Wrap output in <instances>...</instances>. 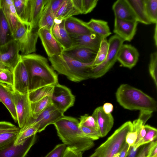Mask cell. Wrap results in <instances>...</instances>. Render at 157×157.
Returning a JSON list of instances; mask_svg holds the SVG:
<instances>
[{"label":"cell","mask_w":157,"mask_h":157,"mask_svg":"<svg viewBox=\"0 0 157 157\" xmlns=\"http://www.w3.org/2000/svg\"><path fill=\"white\" fill-rule=\"evenodd\" d=\"M20 59L28 74L29 92L43 86L55 85L58 83L57 74L45 57L33 53L20 55Z\"/></svg>","instance_id":"cell-1"},{"label":"cell","mask_w":157,"mask_h":157,"mask_svg":"<svg viewBox=\"0 0 157 157\" xmlns=\"http://www.w3.org/2000/svg\"><path fill=\"white\" fill-rule=\"evenodd\" d=\"M76 118L63 115L53 124L57 135L63 144L83 152L94 145V141L87 137L80 128Z\"/></svg>","instance_id":"cell-2"},{"label":"cell","mask_w":157,"mask_h":157,"mask_svg":"<svg viewBox=\"0 0 157 157\" xmlns=\"http://www.w3.org/2000/svg\"><path fill=\"white\" fill-rule=\"evenodd\" d=\"M117 100L124 108L129 110L157 111L156 101L141 90L128 84H122L115 93Z\"/></svg>","instance_id":"cell-3"},{"label":"cell","mask_w":157,"mask_h":157,"mask_svg":"<svg viewBox=\"0 0 157 157\" xmlns=\"http://www.w3.org/2000/svg\"><path fill=\"white\" fill-rule=\"evenodd\" d=\"M48 59L54 70L72 82H78L89 78V72L93 62L82 63L63 53L48 57Z\"/></svg>","instance_id":"cell-4"},{"label":"cell","mask_w":157,"mask_h":157,"mask_svg":"<svg viewBox=\"0 0 157 157\" xmlns=\"http://www.w3.org/2000/svg\"><path fill=\"white\" fill-rule=\"evenodd\" d=\"M132 123L127 121L122 124L97 148L98 157H113L119 152L125 142L128 132L132 128Z\"/></svg>","instance_id":"cell-5"},{"label":"cell","mask_w":157,"mask_h":157,"mask_svg":"<svg viewBox=\"0 0 157 157\" xmlns=\"http://www.w3.org/2000/svg\"><path fill=\"white\" fill-rule=\"evenodd\" d=\"M16 30L13 34L14 40L17 43L21 55L34 53L39 37V26L31 29L29 25L18 21Z\"/></svg>","instance_id":"cell-6"},{"label":"cell","mask_w":157,"mask_h":157,"mask_svg":"<svg viewBox=\"0 0 157 157\" xmlns=\"http://www.w3.org/2000/svg\"><path fill=\"white\" fill-rule=\"evenodd\" d=\"M109 48L105 61L101 64L92 67L89 73V78L96 79L105 75L117 61L119 50L124 41L116 35L111 36L108 41Z\"/></svg>","instance_id":"cell-7"},{"label":"cell","mask_w":157,"mask_h":157,"mask_svg":"<svg viewBox=\"0 0 157 157\" xmlns=\"http://www.w3.org/2000/svg\"><path fill=\"white\" fill-rule=\"evenodd\" d=\"M51 98L52 104L63 113L73 106L75 101L71 90L59 83L54 85Z\"/></svg>","instance_id":"cell-8"},{"label":"cell","mask_w":157,"mask_h":157,"mask_svg":"<svg viewBox=\"0 0 157 157\" xmlns=\"http://www.w3.org/2000/svg\"><path fill=\"white\" fill-rule=\"evenodd\" d=\"M64 115L63 113L52 104L44 110L35 119L32 118L28 124L22 128L21 131L32 125H36L38 128V132H40L45 129L46 127L53 124Z\"/></svg>","instance_id":"cell-9"},{"label":"cell","mask_w":157,"mask_h":157,"mask_svg":"<svg viewBox=\"0 0 157 157\" xmlns=\"http://www.w3.org/2000/svg\"><path fill=\"white\" fill-rule=\"evenodd\" d=\"M16 42L13 40L0 46V69L13 71L20 61V54Z\"/></svg>","instance_id":"cell-10"},{"label":"cell","mask_w":157,"mask_h":157,"mask_svg":"<svg viewBox=\"0 0 157 157\" xmlns=\"http://www.w3.org/2000/svg\"><path fill=\"white\" fill-rule=\"evenodd\" d=\"M15 103L17 122L20 129L29 122L32 118L28 93L22 94L14 91Z\"/></svg>","instance_id":"cell-11"},{"label":"cell","mask_w":157,"mask_h":157,"mask_svg":"<svg viewBox=\"0 0 157 157\" xmlns=\"http://www.w3.org/2000/svg\"><path fill=\"white\" fill-rule=\"evenodd\" d=\"M36 134L26 139L21 144L15 145L14 140L0 150V157H25L36 140Z\"/></svg>","instance_id":"cell-12"},{"label":"cell","mask_w":157,"mask_h":157,"mask_svg":"<svg viewBox=\"0 0 157 157\" xmlns=\"http://www.w3.org/2000/svg\"><path fill=\"white\" fill-rule=\"evenodd\" d=\"M39 37L48 57L58 55L63 53L64 50L63 48L54 37L52 30L45 28L40 29Z\"/></svg>","instance_id":"cell-13"},{"label":"cell","mask_w":157,"mask_h":157,"mask_svg":"<svg viewBox=\"0 0 157 157\" xmlns=\"http://www.w3.org/2000/svg\"><path fill=\"white\" fill-rule=\"evenodd\" d=\"M48 0H27L26 23L31 29L38 26L44 8Z\"/></svg>","instance_id":"cell-14"},{"label":"cell","mask_w":157,"mask_h":157,"mask_svg":"<svg viewBox=\"0 0 157 157\" xmlns=\"http://www.w3.org/2000/svg\"><path fill=\"white\" fill-rule=\"evenodd\" d=\"M115 17L113 32L123 41L130 42L135 35L138 23Z\"/></svg>","instance_id":"cell-15"},{"label":"cell","mask_w":157,"mask_h":157,"mask_svg":"<svg viewBox=\"0 0 157 157\" xmlns=\"http://www.w3.org/2000/svg\"><path fill=\"white\" fill-rule=\"evenodd\" d=\"M14 91L22 94L29 93V80L28 74L22 62H18L13 71Z\"/></svg>","instance_id":"cell-16"},{"label":"cell","mask_w":157,"mask_h":157,"mask_svg":"<svg viewBox=\"0 0 157 157\" xmlns=\"http://www.w3.org/2000/svg\"><path fill=\"white\" fill-rule=\"evenodd\" d=\"M72 46L71 48L81 47L91 50L97 52L102 38L95 33L70 37Z\"/></svg>","instance_id":"cell-17"},{"label":"cell","mask_w":157,"mask_h":157,"mask_svg":"<svg viewBox=\"0 0 157 157\" xmlns=\"http://www.w3.org/2000/svg\"><path fill=\"white\" fill-rule=\"evenodd\" d=\"M139 56L136 48L131 44H123L119 51L117 61L123 67L131 69L136 64Z\"/></svg>","instance_id":"cell-18"},{"label":"cell","mask_w":157,"mask_h":157,"mask_svg":"<svg viewBox=\"0 0 157 157\" xmlns=\"http://www.w3.org/2000/svg\"><path fill=\"white\" fill-rule=\"evenodd\" d=\"M92 116L98 126L100 137L105 136L110 131L114 124V118L111 113L107 114L104 112L102 106L97 107Z\"/></svg>","instance_id":"cell-19"},{"label":"cell","mask_w":157,"mask_h":157,"mask_svg":"<svg viewBox=\"0 0 157 157\" xmlns=\"http://www.w3.org/2000/svg\"><path fill=\"white\" fill-rule=\"evenodd\" d=\"M15 100L14 91L13 88L0 82V101L8 109L15 121L17 122Z\"/></svg>","instance_id":"cell-20"},{"label":"cell","mask_w":157,"mask_h":157,"mask_svg":"<svg viewBox=\"0 0 157 157\" xmlns=\"http://www.w3.org/2000/svg\"><path fill=\"white\" fill-rule=\"evenodd\" d=\"M68 56L84 63L93 62L97 52L91 50L81 47H73L64 50L63 52Z\"/></svg>","instance_id":"cell-21"},{"label":"cell","mask_w":157,"mask_h":157,"mask_svg":"<svg viewBox=\"0 0 157 157\" xmlns=\"http://www.w3.org/2000/svg\"><path fill=\"white\" fill-rule=\"evenodd\" d=\"M64 23L65 20L55 19V23L52 29L53 35L62 46L64 50L70 48L72 46L71 40L66 29Z\"/></svg>","instance_id":"cell-22"},{"label":"cell","mask_w":157,"mask_h":157,"mask_svg":"<svg viewBox=\"0 0 157 157\" xmlns=\"http://www.w3.org/2000/svg\"><path fill=\"white\" fill-rule=\"evenodd\" d=\"M112 10L115 17L124 20L137 21L136 16L126 0H118L113 4Z\"/></svg>","instance_id":"cell-23"},{"label":"cell","mask_w":157,"mask_h":157,"mask_svg":"<svg viewBox=\"0 0 157 157\" xmlns=\"http://www.w3.org/2000/svg\"><path fill=\"white\" fill-rule=\"evenodd\" d=\"M65 27L70 37L88 34L92 32L85 22L73 16L65 20Z\"/></svg>","instance_id":"cell-24"},{"label":"cell","mask_w":157,"mask_h":157,"mask_svg":"<svg viewBox=\"0 0 157 157\" xmlns=\"http://www.w3.org/2000/svg\"><path fill=\"white\" fill-rule=\"evenodd\" d=\"M0 7L2 10L13 35L18 21L13 0H0Z\"/></svg>","instance_id":"cell-25"},{"label":"cell","mask_w":157,"mask_h":157,"mask_svg":"<svg viewBox=\"0 0 157 157\" xmlns=\"http://www.w3.org/2000/svg\"><path fill=\"white\" fill-rule=\"evenodd\" d=\"M85 24L92 32L102 39L106 38L112 34L106 21L92 18L88 22H85Z\"/></svg>","instance_id":"cell-26"},{"label":"cell","mask_w":157,"mask_h":157,"mask_svg":"<svg viewBox=\"0 0 157 157\" xmlns=\"http://www.w3.org/2000/svg\"><path fill=\"white\" fill-rule=\"evenodd\" d=\"M132 9L138 22L151 24L146 12L144 0H126Z\"/></svg>","instance_id":"cell-27"},{"label":"cell","mask_w":157,"mask_h":157,"mask_svg":"<svg viewBox=\"0 0 157 157\" xmlns=\"http://www.w3.org/2000/svg\"><path fill=\"white\" fill-rule=\"evenodd\" d=\"M14 40L9 24L0 7V46Z\"/></svg>","instance_id":"cell-28"},{"label":"cell","mask_w":157,"mask_h":157,"mask_svg":"<svg viewBox=\"0 0 157 157\" xmlns=\"http://www.w3.org/2000/svg\"><path fill=\"white\" fill-rule=\"evenodd\" d=\"M80 14L79 12L73 5L72 0H65L56 13L55 20H62Z\"/></svg>","instance_id":"cell-29"},{"label":"cell","mask_w":157,"mask_h":157,"mask_svg":"<svg viewBox=\"0 0 157 157\" xmlns=\"http://www.w3.org/2000/svg\"><path fill=\"white\" fill-rule=\"evenodd\" d=\"M55 16L51 9L49 0L45 5L38 26L40 29L45 28L52 30L55 23Z\"/></svg>","instance_id":"cell-30"},{"label":"cell","mask_w":157,"mask_h":157,"mask_svg":"<svg viewBox=\"0 0 157 157\" xmlns=\"http://www.w3.org/2000/svg\"><path fill=\"white\" fill-rule=\"evenodd\" d=\"M52 104L51 97L46 96L35 102H30L32 118L35 119L46 109Z\"/></svg>","instance_id":"cell-31"},{"label":"cell","mask_w":157,"mask_h":157,"mask_svg":"<svg viewBox=\"0 0 157 157\" xmlns=\"http://www.w3.org/2000/svg\"><path fill=\"white\" fill-rule=\"evenodd\" d=\"M54 85H50L41 87L28 93L30 102L36 101L46 96L51 97Z\"/></svg>","instance_id":"cell-32"},{"label":"cell","mask_w":157,"mask_h":157,"mask_svg":"<svg viewBox=\"0 0 157 157\" xmlns=\"http://www.w3.org/2000/svg\"><path fill=\"white\" fill-rule=\"evenodd\" d=\"M132 123V128L128 132L125 138V142L128 145V151L130 147L134 145L140 129L145 125L141 120L138 118Z\"/></svg>","instance_id":"cell-33"},{"label":"cell","mask_w":157,"mask_h":157,"mask_svg":"<svg viewBox=\"0 0 157 157\" xmlns=\"http://www.w3.org/2000/svg\"><path fill=\"white\" fill-rule=\"evenodd\" d=\"M109 48V43L106 38L102 39L92 67L97 66L105 61L108 55Z\"/></svg>","instance_id":"cell-34"},{"label":"cell","mask_w":157,"mask_h":157,"mask_svg":"<svg viewBox=\"0 0 157 157\" xmlns=\"http://www.w3.org/2000/svg\"><path fill=\"white\" fill-rule=\"evenodd\" d=\"M13 1L18 19L21 22L27 25V0H13Z\"/></svg>","instance_id":"cell-35"},{"label":"cell","mask_w":157,"mask_h":157,"mask_svg":"<svg viewBox=\"0 0 157 157\" xmlns=\"http://www.w3.org/2000/svg\"><path fill=\"white\" fill-rule=\"evenodd\" d=\"M147 17L151 23H157V0H144Z\"/></svg>","instance_id":"cell-36"},{"label":"cell","mask_w":157,"mask_h":157,"mask_svg":"<svg viewBox=\"0 0 157 157\" xmlns=\"http://www.w3.org/2000/svg\"><path fill=\"white\" fill-rule=\"evenodd\" d=\"M144 127L146 131V134L143 139L137 145L136 148L156 140L157 129L147 124L145 125Z\"/></svg>","instance_id":"cell-37"},{"label":"cell","mask_w":157,"mask_h":157,"mask_svg":"<svg viewBox=\"0 0 157 157\" xmlns=\"http://www.w3.org/2000/svg\"><path fill=\"white\" fill-rule=\"evenodd\" d=\"M20 131H13L0 133V150L6 147L15 140Z\"/></svg>","instance_id":"cell-38"},{"label":"cell","mask_w":157,"mask_h":157,"mask_svg":"<svg viewBox=\"0 0 157 157\" xmlns=\"http://www.w3.org/2000/svg\"><path fill=\"white\" fill-rule=\"evenodd\" d=\"M38 128L34 125H32L24 130L20 131L18 135L14 142L15 145L21 143L26 139L38 132Z\"/></svg>","instance_id":"cell-39"},{"label":"cell","mask_w":157,"mask_h":157,"mask_svg":"<svg viewBox=\"0 0 157 157\" xmlns=\"http://www.w3.org/2000/svg\"><path fill=\"white\" fill-rule=\"evenodd\" d=\"M150 74L152 78L156 87H157V52L152 53L150 56V61L149 65Z\"/></svg>","instance_id":"cell-40"},{"label":"cell","mask_w":157,"mask_h":157,"mask_svg":"<svg viewBox=\"0 0 157 157\" xmlns=\"http://www.w3.org/2000/svg\"><path fill=\"white\" fill-rule=\"evenodd\" d=\"M79 126H83L95 129L98 131L97 124L92 116L86 114L79 118Z\"/></svg>","instance_id":"cell-41"},{"label":"cell","mask_w":157,"mask_h":157,"mask_svg":"<svg viewBox=\"0 0 157 157\" xmlns=\"http://www.w3.org/2000/svg\"><path fill=\"white\" fill-rule=\"evenodd\" d=\"M0 82L13 88V71L10 69H5L2 71L0 72Z\"/></svg>","instance_id":"cell-42"},{"label":"cell","mask_w":157,"mask_h":157,"mask_svg":"<svg viewBox=\"0 0 157 157\" xmlns=\"http://www.w3.org/2000/svg\"><path fill=\"white\" fill-rule=\"evenodd\" d=\"M156 145L157 141L156 140L141 146L137 157H149L153 148Z\"/></svg>","instance_id":"cell-43"},{"label":"cell","mask_w":157,"mask_h":157,"mask_svg":"<svg viewBox=\"0 0 157 157\" xmlns=\"http://www.w3.org/2000/svg\"><path fill=\"white\" fill-rule=\"evenodd\" d=\"M66 147L63 144H58L44 157H63Z\"/></svg>","instance_id":"cell-44"},{"label":"cell","mask_w":157,"mask_h":157,"mask_svg":"<svg viewBox=\"0 0 157 157\" xmlns=\"http://www.w3.org/2000/svg\"><path fill=\"white\" fill-rule=\"evenodd\" d=\"M84 135L89 139L95 140L100 137L99 132L97 130L83 126H79Z\"/></svg>","instance_id":"cell-45"},{"label":"cell","mask_w":157,"mask_h":157,"mask_svg":"<svg viewBox=\"0 0 157 157\" xmlns=\"http://www.w3.org/2000/svg\"><path fill=\"white\" fill-rule=\"evenodd\" d=\"M98 0H82L83 14L91 12L97 6Z\"/></svg>","instance_id":"cell-46"},{"label":"cell","mask_w":157,"mask_h":157,"mask_svg":"<svg viewBox=\"0 0 157 157\" xmlns=\"http://www.w3.org/2000/svg\"><path fill=\"white\" fill-rule=\"evenodd\" d=\"M82 152L75 147L67 146L63 157H82Z\"/></svg>","instance_id":"cell-47"},{"label":"cell","mask_w":157,"mask_h":157,"mask_svg":"<svg viewBox=\"0 0 157 157\" xmlns=\"http://www.w3.org/2000/svg\"><path fill=\"white\" fill-rule=\"evenodd\" d=\"M65 0H49L51 10L55 16Z\"/></svg>","instance_id":"cell-48"},{"label":"cell","mask_w":157,"mask_h":157,"mask_svg":"<svg viewBox=\"0 0 157 157\" xmlns=\"http://www.w3.org/2000/svg\"><path fill=\"white\" fill-rule=\"evenodd\" d=\"M140 111L138 119L141 120L145 124L147 121L151 116L153 112L145 110Z\"/></svg>","instance_id":"cell-49"},{"label":"cell","mask_w":157,"mask_h":157,"mask_svg":"<svg viewBox=\"0 0 157 157\" xmlns=\"http://www.w3.org/2000/svg\"><path fill=\"white\" fill-rule=\"evenodd\" d=\"M141 146L135 148L133 146H131L126 157H137L140 150Z\"/></svg>","instance_id":"cell-50"},{"label":"cell","mask_w":157,"mask_h":157,"mask_svg":"<svg viewBox=\"0 0 157 157\" xmlns=\"http://www.w3.org/2000/svg\"><path fill=\"white\" fill-rule=\"evenodd\" d=\"M146 133L145 129L144 126L140 129L137 136L136 140L133 146L136 147L138 143L143 139Z\"/></svg>","instance_id":"cell-51"},{"label":"cell","mask_w":157,"mask_h":157,"mask_svg":"<svg viewBox=\"0 0 157 157\" xmlns=\"http://www.w3.org/2000/svg\"><path fill=\"white\" fill-rule=\"evenodd\" d=\"M102 107L104 112L107 114L111 113L113 110V105L111 103H105Z\"/></svg>","instance_id":"cell-52"},{"label":"cell","mask_w":157,"mask_h":157,"mask_svg":"<svg viewBox=\"0 0 157 157\" xmlns=\"http://www.w3.org/2000/svg\"><path fill=\"white\" fill-rule=\"evenodd\" d=\"M74 5L79 12L80 14L83 13L82 0H72Z\"/></svg>","instance_id":"cell-53"},{"label":"cell","mask_w":157,"mask_h":157,"mask_svg":"<svg viewBox=\"0 0 157 157\" xmlns=\"http://www.w3.org/2000/svg\"><path fill=\"white\" fill-rule=\"evenodd\" d=\"M128 144L125 142L119 152V157H126L128 151Z\"/></svg>","instance_id":"cell-54"},{"label":"cell","mask_w":157,"mask_h":157,"mask_svg":"<svg viewBox=\"0 0 157 157\" xmlns=\"http://www.w3.org/2000/svg\"><path fill=\"white\" fill-rule=\"evenodd\" d=\"M149 157H157V145L153 148Z\"/></svg>","instance_id":"cell-55"},{"label":"cell","mask_w":157,"mask_h":157,"mask_svg":"<svg viewBox=\"0 0 157 157\" xmlns=\"http://www.w3.org/2000/svg\"><path fill=\"white\" fill-rule=\"evenodd\" d=\"M155 28L154 34V38L155 41V44L156 47L157 45V23L155 24Z\"/></svg>","instance_id":"cell-56"},{"label":"cell","mask_w":157,"mask_h":157,"mask_svg":"<svg viewBox=\"0 0 157 157\" xmlns=\"http://www.w3.org/2000/svg\"><path fill=\"white\" fill-rule=\"evenodd\" d=\"M89 157H98V156L96 152L95 151H94L93 154Z\"/></svg>","instance_id":"cell-57"},{"label":"cell","mask_w":157,"mask_h":157,"mask_svg":"<svg viewBox=\"0 0 157 157\" xmlns=\"http://www.w3.org/2000/svg\"><path fill=\"white\" fill-rule=\"evenodd\" d=\"M119 157V152L116 154L113 157Z\"/></svg>","instance_id":"cell-58"},{"label":"cell","mask_w":157,"mask_h":157,"mask_svg":"<svg viewBox=\"0 0 157 157\" xmlns=\"http://www.w3.org/2000/svg\"><path fill=\"white\" fill-rule=\"evenodd\" d=\"M4 70V69H3ZM3 70V69H0V72Z\"/></svg>","instance_id":"cell-59"}]
</instances>
